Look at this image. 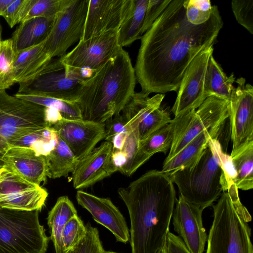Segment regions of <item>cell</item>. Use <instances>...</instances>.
I'll return each instance as SVG.
<instances>
[{
	"label": "cell",
	"instance_id": "34",
	"mask_svg": "<svg viewBox=\"0 0 253 253\" xmlns=\"http://www.w3.org/2000/svg\"><path fill=\"white\" fill-rule=\"evenodd\" d=\"M67 0H26L23 22L34 17L54 19Z\"/></svg>",
	"mask_w": 253,
	"mask_h": 253
},
{
	"label": "cell",
	"instance_id": "37",
	"mask_svg": "<svg viewBox=\"0 0 253 253\" xmlns=\"http://www.w3.org/2000/svg\"><path fill=\"white\" fill-rule=\"evenodd\" d=\"M183 5L187 19L193 25L205 23L211 14L212 6L209 0H184Z\"/></svg>",
	"mask_w": 253,
	"mask_h": 253
},
{
	"label": "cell",
	"instance_id": "21",
	"mask_svg": "<svg viewBox=\"0 0 253 253\" xmlns=\"http://www.w3.org/2000/svg\"><path fill=\"white\" fill-rule=\"evenodd\" d=\"M44 41L16 54L11 67L14 83L26 82L33 79L52 59L43 50Z\"/></svg>",
	"mask_w": 253,
	"mask_h": 253
},
{
	"label": "cell",
	"instance_id": "14",
	"mask_svg": "<svg viewBox=\"0 0 253 253\" xmlns=\"http://www.w3.org/2000/svg\"><path fill=\"white\" fill-rule=\"evenodd\" d=\"M52 126L79 162L89 154L105 135L104 123L63 118Z\"/></svg>",
	"mask_w": 253,
	"mask_h": 253
},
{
	"label": "cell",
	"instance_id": "15",
	"mask_svg": "<svg viewBox=\"0 0 253 253\" xmlns=\"http://www.w3.org/2000/svg\"><path fill=\"white\" fill-rule=\"evenodd\" d=\"M133 0H89L82 40L118 30L131 10Z\"/></svg>",
	"mask_w": 253,
	"mask_h": 253
},
{
	"label": "cell",
	"instance_id": "17",
	"mask_svg": "<svg viewBox=\"0 0 253 253\" xmlns=\"http://www.w3.org/2000/svg\"><path fill=\"white\" fill-rule=\"evenodd\" d=\"M76 199L79 205L88 211L96 222L113 233L117 242L126 243L129 241L130 234L126 219L109 198L78 190Z\"/></svg>",
	"mask_w": 253,
	"mask_h": 253
},
{
	"label": "cell",
	"instance_id": "50",
	"mask_svg": "<svg viewBox=\"0 0 253 253\" xmlns=\"http://www.w3.org/2000/svg\"><path fill=\"white\" fill-rule=\"evenodd\" d=\"M1 32H2V27L1 25L0 22V44L1 42Z\"/></svg>",
	"mask_w": 253,
	"mask_h": 253
},
{
	"label": "cell",
	"instance_id": "16",
	"mask_svg": "<svg viewBox=\"0 0 253 253\" xmlns=\"http://www.w3.org/2000/svg\"><path fill=\"white\" fill-rule=\"evenodd\" d=\"M175 204L172 216L174 231L190 253H203L208 239L203 224V210L180 195Z\"/></svg>",
	"mask_w": 253,
	"mask_h": 253
},
{
	"label": "cell",
	"instance_id": "32",
	"mask_svg": "<svg viewBox=\"0 0 253 253\" xmlns=\"http://www.w3.org/2000/svg\"><path fill=\"white\" fill-rule=\"evenodd\" d=\"M14 95L45 107L56 109L60 112L63 118L70 120L82 119L80 108L76 102L39 95L17 93Z\"/></svg>",
	"mask_w": 253,
	"mask_h": 253
},
{
	"label": "cell",
	"instance_id": "30",
	"mask_svg": "<svg viewBox=\"0 0 253 253\" xmlns=\"http://www.w3.org/2000/svg\"><path fill=\"white\" fill-rule=\"evenodd\" d=\"M58 142V136L52 126L30 133L13 142L9 147H26L37 155L46 156L53 150Z\"/></svg>",
	"mask_w": 253,
	"mask_h": 253
},
{
	"label": "cell",
	"instance_id": "22",
	"mask_svg": "<svg viewBox=\"0 0 253 253\" xmlns=\"http://www.w3.org/2000/svg\"><path fill=\"white\" fill-rule=\"evenodd\" d=\"M53 20L38 17L21 22L11 39L15 53L42 42L50 32Z\"/></svg>",
	"mask_w": 253,
	"mask_h": 253
},
{
	"label": "cell",
	"instance_id": "11",
	"mask_svg": "<svg viewBox=\"0 0 253 253\" xmlns=\"http://www.w3.org/2000/svg\"><path fill=\"white\" fill-rule=\"evenodd\" d=\"M120 47L118 30H111L81 39L72 50L60 58L66 72L88 77L112 58Z\"/></svg>",
	"mask_w": 253,
	"mask_h": 253
},
{
	"label": "cell",
	"instance_id": "45",
	"mask_svg": "<svg viewBox=\"0 0 253 253\" xmlns=\"http://www.w3.org/2000/svg\"><path fill=\"white\" fill-rule=\"evenodd\" d=\"M165 253H190L179 237L169 231L164 246Z\"/></svg>",
	"mask_w": 253,
	"mask_h": 253
},
{
	"label": "cell",
	"instance_id": "9",
	"mask_svg": "<svg viewBox=\"0 0 253 253\" xmlns=\"http://www.w3.org/2000/svg\"><path fill=\"white\" fill-rule=\"evenodd\" d=\"M84 79L80 74L66 72L60 57L52 58L33 79L19 83L17 93L76 102Z\"/></svg>",
	"mask_w": 253,
	"mask_h": 253
},
{
	"label": "cell",
	"instance_id": "41",
	"mask_svg": "<svg viewBox=\"0 0 253 253\" xmlns=\"http://www.w3.org/2000/svg\"><path fill=\"white\" fill-rule=\"evenodd\" d=\"M139 142L137 127L127 136L122 150L126 154V163L121 172L127 176H131L135 172L134 164L138 150Z\"/></svg>",
	"mask_w": 253,
	"mask_h": 253
},
{
	"label": "cell",
	"instance_id": "33",
	"mask_svg": "<svg viewBox=\"0 0 253 253\" xmlns=\"http://www.w3.org/2000/svg\"><path fill=\"white\" fill-rule=\"evenodd\" d=\"M39 186L27 181L5 165L0 168V198Z\"/></svg>",
	"mask_w": 253,
	"mask_h": 253
},
{
	"label": "cell",
	"instance_id": "13",
	"mask_svg": "<svg viewBox=\"0 0 253 253\" xmlns=\"http://www.w3.org/2000/svg\"><path fill=\"white\" fill-rule=\"evenodd\" d=\"M230 104V125L233 156L253 141V87L240 78L235 81Z\"/></svg>",
	"mask_w": 253,
	"mask_h": 253
},
{
	"label": "cell",
	"instance_id": "24",
	"mask_svg": "<svg viewBox=\"0 0 253 253\" xmlns=\"http://www.w3.org/2000/svg\"><path fill=\"white\" fill-rule=\"evenodd\" d=\"M173 124L171 122L140 141L134 164L136 170L155 154H166L170 149L173 137Z\"/></svg>",
	"mask_w": 253,
	"mask_h": 253
},
{
	"label": "cell",
	"instance_id": "52",
	"mask_svg": "<svg viewBox=\"0 0 253 253\" xmlns=\"http://www.w3.org/2000/svg\"><path fill=\"white\" fill-rule=\"evenodd\" d=\"M159 253H165V250H164V247L160 251V252Z\"/></svg>",
	"mask_w": 253,
	"mask_h": 253
},
{
	"label": "cell",
	"instance_id": "35",
	"mask_svg": "<svg viewBox=\"0 0 253 253\" xmlns=\"http://www.w3.org/2000/svg\"><path fill=\"white\" fill-rule=\"evenodd\" d=\"M15 57L11 39L2 41L0 47V90H5L14 84L11 67Z\"/></svg>",
	"mask_w": 253,
	"mask_h": 253
},
{
	"label": "cell",
	"instance_id": "43",
	"mask_svg": "<svg viewBox=\"0 0 253 253\" xmlns=\"http://www.w3.org/2000/svg\"><path fill=\"white\" fill-rule=\"evenodd\" d=\"M105 135L104 139L110 142L116 134L122 133L130 134L132 130L128 125L126 120L121 114L114 116L104 122Z\"/></svg>",
	"mask_w": 253,
	"mask_h": 253
},
{
	"label": "cell",
	"instance_id": "1",
	"mask_svg": "<svg viewBox=\"0 0 253 253\" xmlns=\"http://www.w3.org/2000/svg\"><path fill=\"white\" fill-rule=\"evenodd\" d=\"M184 0L170 3L143 35L134 67L141 91L163 94L177 91L194 58L213 44L223 26L217 7L205 23L195 25L187 19Z\"/></svg>",
	"mask_w": 253,
	"mask_h": 253
},
{
	"label": "cell",
	"instance_id": "53",
	"mask_svg": "<svg viewBox=\"0 0 253 253\" xmlns=\"http://www.w3.org/2000/svg\"><path fill=\"white\" fill-rule=\"evenodd\" d=\"M71 250V249L67 250V251H66V252L65 253H70Z\"/></svg>",
	"mask_w": 253,
	"mask_h": 253
},
{
	"label": "cell",
	"instance_id": "39",
	"mask_svg": "<svg viewBox=\"0 0 253 253\" xmlns=\"http://www.w3.org/2000/svg\"><path fill=\"white\" fill-rule=\"evenodd\" d=\"M86 227L78 214L66 223L63 231V242L65 251L72 249L85 236Z\"/></svg>",
	"mask_w": 253,
	"mask_h": 253
},
{
	"label": "cell",
	"instance_id": "51",
	"mask_svg": "<svg viewBox=\"0 0 253 253\" xmlns=\"http://www.w3.org/2000/svg\"><path fill=\"white\" fill-rule=\"evenodd\" d=\"M104 253H116V252H113V251H105Z\"/></svg>",
	"mask_w": 253,
	"mask_h": 253
},
{
	"label": "cell",
	"instance_id": "10",
	"mask_svg": "<svg viewBox=\"0 0 253 253\" xmlns=\"http://www.w3.org/2000/svg\"><path fill=\"white\" fill-rule=\"evenodd\" d=\"M89 0H67L55 16L43 48L51 58L64 56L83 34Z\"/></svg>",
	"mask_w": 253,
	"mask_h": 253
},
{
	"label": "cell",
	"instance_id": "40",
	"mask_svg": "<svg viewBox=\"0 0 253 253\" xmlns=\"http://www.w3.org/2000/svg\"><path fill=\"white\" fill-rule=\"evenodd\" d=\"M231 7L238 23L253 34V0H233Z\"/></svg>",
	"mask_w": 253,
	"mask_h": 253
},
{
	"label": "cell",
	"instance_id": "7",
	"mask_svg": "<svg viewBox=\"0 0 253 253\" xmlns=\"http://www.w3.org/2000/svg\"><path fill=\"white\" fill-rule=\"evenodd\" d=\"M45 107L0 90V168L1 158L14 142L51 126L45 121Z\"/></svg>",
	"mask_w": 253,
	"mask_h": 253
},
{
	"label": "cell",
	"instance_id": "2",
	"mask_svg": "<svg viewBox=\"0 0 253 253\" xmlns=\"http://www.w3.org/2000/svg\"><path fill=\"white\" fill-rule=\"evenodd\" d=\"M118 193L128 211L131 253H159L163 248L176 202L169 175L147 171Z\"/></svg>",
	"mask_w": 253,
	"mask_h": 253
},
{
	"label": "cell",
	"instance_id": "6",
	"mask_svg": "<svg viewBox=\"0 0 253 253\" xmlns=\"http://www.w3.org/2000/svg\"><path fill=\"white\" fill-rule=\"evenodd\" d=\"M39 211L0 208V253H45L49 240Z\"/></svg>",
	"mask_w": 253,
	"mask_h": 253
},
{
	"label": "cell",
	"instance_id": "38",
	"mask_svg": "<svg viewBox=\"0 0 253 253\" xmlns=\"http://www.w3.org/2000/svg\"><path fill=\"white\" fill-rule=\"evenodd\" d=\"M85 236L71 250L70 253H104L98 230L89 222L85 225Z\"/></svg>",
	"mask_w": 253,
	"mask_h": 253
},
{
	"label": "cell",
	"instance_id": "20",
	"mask_svg": "<svg viewBox=\"0 0 253 253\" xmlns=\"http://www.w3.org/2000/svg\"><path fill=\"white\" fill-rule=\"evenodd\" d=\"M223 126L203 131L189 142L167 162L164 163L162 171L170 176L175 172L189 168L198 160L210 140L218 138Z\"/></svg>",
	"mask_w": 253,
	"mask_h": 253
},
{
	"label": "cell",
	"instance_id": "18",
	"mask_svg": "<svg viewBox=\"0 0 253 253\" xmlns=\"http://www.w3.org/2000/svg\"><path fill=\"white\" fill-rule=\"evenodd\" d=\"M112 152V143L105 141L80 160L72 173L75 189L87 188L117 171L111 161Z\"/></svg>",
	"mask_w": 253,
	"mask_h": 253
},
{
	"label": "cell",
	"instance_id": "42",
	"mask_svg": "<svg viewBox=\"0 0 253 253\" xmlns=\"http://www.w3.org/2000/svg\"><path fill=\"white\" fill-rule=\"evenodd\" d=\"M171 0H149L142 28V36L151 27Z\"/></svg>",
	"mask_w": 253,
	"mask_h": 253
},
{
	"label": "cell",
	"instance_id": "12",
	"mask_svg": "<svg viewBox=\"0 0 253 253\" xmlns=\"http://www.w3.org/2000/svg\"><path fill=\"white\" fill-rule=\"evenodd\" d=\"M213 44L205 48L191 61L182 77L171 112L177 118L196 110L207 98L205 93V75Z\"/></svg>",
	"mask_w": 253,
	"mask_h": 253
},
{
	"label": "cell",
	"instance_id": "44",
	"mask_svg": "<svg viewBox=\"0 0 253 253\" xmlns=\"http://www.w3.org/2000/svg\"><path fill=\"white\" fill-rule=\"evenodd\" d=\"M26 0H13L2 13V16L10 27L21 23L24 16Z\"/></svg>",
	"mask_w": 253,
	"mask_h": 253
},
{
	"label": "cell",
	"instance_id": "29",
	"mask_svg": "<svg viewBox=\"0 0 253 253\" xmlns=\"http://www.w3.org/2000/svg\"><path fill=\"white\" fill-rule=\"evenodd\" d=\"M48 196L46 189L38 187L0 198V208L23 211H40Z\"/></svg>",
	"mask_w": 253,
	"mask_h": 253
},
{
	"label": "cell",
	"instance_id": "19",
	"mask_svg": "<svg viewBox=\"0 0 253 253\" xmlns=\"http://www.w3.org/2000/svg\"><path fill=\"white\" fill-rule=\"evenodd\" d=\"M1 162L27 181L38 186L47 177L45 156L37 155L32 149L22 147H8Z\"/></svg>",
	"mask_w": 253,
	"mask_h": 253
},
{
	"label": "cell",
	"instance_id": "36",
	"mask_svg": "<svg viewBox=\"0 0 253 253\" xmlns=\"http://www.w3.org/2000/svg\"><path fill=\"white\" fill-rule=\"evenodd\" d=\"M171 120L169 113L161 106L152 111L138 125L140 141L169 124Z\"/></svg>",
	"mask_w": 253,
	"mask_h": 253
},
{
	"label": "cell",
	"instance_id": "48",
	"mask_svg": "<svg viewBox=\"0 0 253 253\" xmlns=\"http://www.w3.org/2000/svg\"><path fill=\"white\" fill-rule=\"evenodd\" d=\"M129 134L126 133H122L115 135L110 141L112 145V150H122Z\"/></svg>",
	"mask_w": 253,
	"mask_h": 253
},
{
	"label": "cell",
	"instance_id": "23",
	"mask_svg": "<svg viewBox=\"0 0 253 253\" xmlns=\"http://www.w3.org/2000/svg\"><path fill=\"white\" fill-rule=\"evenodd\" d=\"M77 211L71 201L67 196L59 197L49 211L47 223L50 230V238L53 243L55 253L66 252L63 242L62 234L67 221Z\"/></svg>",
	"mask_w": 253,
	"mask_h": 253
},
{
	"label": "cell",
	"instance_id": "3",
	"mask_svg": "<svg viewBox=\"0 0 253 253\" xmlns=\"http://www.w3.org/2000/svg\"><path fill=\"white\" fill-rule=\"evenodd\" d=\"M136 77L128 53L122 47L84 79L76 103L82 119L104 123L121 114L135 93Z\"/></svg>",
	"mask_w": 253,
	"mask_h": 253
},
{
	"label": "cell",
	"instance_id": "26",
	"mask_svg": "<svg viewBox=\"0 0 253 253\" xmlns=\"http://www.w3.org/2000/svg\"><path fill=\"white\" fill-rule=\"evenodd\" d=\"M165 97L158 93L149 97L142 91L135 92L123 109L121 114L124 117L130 127L134 130L150 113L161 106Z\"/></svg>",
	"mask_w": 253,
	"mask_h": 253
},
{
	"label": "cell",
	"instance_id": "8",
	"mask_svg": "<svg viewBox=\"0 0 253 253\" xmlns=\"http://www.w3.org/2000/svg\"><path fill=\"white\" fill-rule=\"evenodd\" d=\"M229 116V102L212 96L207 97L197 110L174 118L171 120L173 139L164 163L169 161L203 131L223 126Z\"/></svg>",
	"mask_w": 253,
	"mask_h": 253
},
{
	"label": "cell",
	"instance_id": "49",
	"mask_svg": "<svg viewBox=\"0 0 253 253\" xmlns=\"http://www.w3.org/2000/svg\"><path fill=\"white\" fill-rule=\"evenodd\" d=\"M13 0H0V16Z\"/></svg>",
	"mask_w": 253,
	"mask_h": 253
},
{
	"label": "cell",
	"instance_id": "5",
	"mask_svg": "<svg viewBox=\"0 0 253 253\" xmlns=\"http://www.w3.org/2000/svg\"><path fill=\"white\" fill-rule=\"evenodd\" d=\"M212 207L206 253H253L248 223L251 216L241 203L234 183L221 193Z\"/></svg>",
	"mask_w": 253,
	"mask_h": 253
},
{
	"label": "cell",
	"instance_id": "46",
	"mask_svg": "<svg viewBox=\"0 0 253 253\" xmlns=\"http://www.w3.org/2000/svg\"><path fill=\"white\" fill-rule=\"evenodd\" d=\"M111 161L114 168L121 172L126 163V154L123 150H113Z\"/></svg>",
	"mask_w": 253,
	"mask_h": 253
},
{
	"label": "cell",
	"instance_id": "47",
	"mask_svg": "<svg viewBox=\"0 0 253 253\" xmlns=\"http://www.w3.org/2000/svg\"><path fill=\"white\" fill-rule=\"evenodd\" d=\"M45 117L46 122L51 126L56 124L63 118L59 111L48 107H45Z\"/></svg>",
	"mask_w": 253,
	"mask_h": 253
},
{
	"label": "cell",
	"instance_id": "27",
	"mask_svg": "<svg viewBox=\"0 0 253 253\" xmlns=\"http://www.w3.org/2000/svg\"><path fill=\"white\" fill-rule=\"evenodd\" d=\"M149 0H133L128 16L118 30V43L121 47L142 38V28Z\"/></svg>",
	"mask_w": 253,
	"mask_h": 253
},
{
	"label": "cell",
	"instance_id": "28",
	"mask_svg": "<svg viewBox=\"0 0 253 253\" xmlns=\"http://www.w3.org/2000/svg\"><path fill=\"white\" fill-rule=\"evenodd\" d=\"M47 177L55 179L66 177L75 171L79 161L67 144L58 136L54 149L45 156Z\"/></svg>",
	"mask_w": 253,
	"mask_h": 253
},
{
	"label": "cell",
	"instance_id": "31",
	"mask_svg": "<svg viewBox=\"0 0 253 253\" xmlns=\"http://www.w3.org/2000/svg\"><path fill=\"white\" fill-rule=\"evenodd\" d=\"M236 172L234 184L238 189L253 188V141L230 156Z\"/></svg>",
	"mask_w": 253,
	"mask_h": 253
},
{
	"label": "cell",
	"instance_id": "25",
	"mask_svg": "<svg viewBox=\"0 0 253 253\" xmlns=\"http://www.w3.org/2000/svg\"><path fill=\"white\" fill-rule=\"evenodd\" d=\"M234 74L227 76L211 55L205 78L204 89L206 97L213 96L229 102L234 88Z\"/></svg>",
	"mask_w": 253,
	"mask_h": 253
},
{
	"label": "cell",
	"instance_id": "4",
	"mask_svg": "<svg viewBox=\"0 0 253 253\" xmlns=\"http://www.w3.org/2000/svg\"><path fill=\"white\" fill-rule=\"evenodd\" d=\"M224 153L217 138H212L194 165L169 176L184 199L204 210L228 190L232 184L224 169Z\"/></svg>",
	"mask_w": 253,
	"mask_h": 253
}]
</instances>
